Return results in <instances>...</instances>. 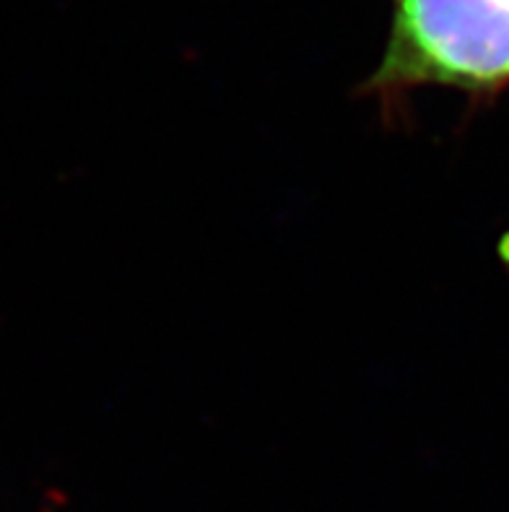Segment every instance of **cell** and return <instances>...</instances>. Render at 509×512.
Returning <instances> with one entry per match:
<instances>
[{
  "label": "cell",
  "mask_w": 509,
  "mask_h": 512,
  "mask_svg": "<svg viewBox=\"0 0 509 512\" xmlns=\"http://www.w3.org/2000/svg\"><path fill=\"white\" fill-rule=\"evenodd\" d=\"M450 89L494 102L509 89V0H393L380 63L361 94L385 107Z\"/></svg>",
  "instance_id": "obj_1"
}]
</instances>
